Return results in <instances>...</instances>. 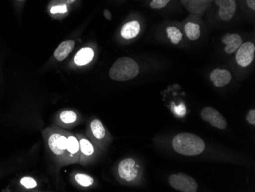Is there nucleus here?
I'll return each mask as SVG.
<instances>
[{
    "label": "nucleus",
    "instance_id": "nucleus-1",
    "mask_svg": "<svg viewBox=\"0 0 255 192\" xmlns=\"http://www.w3.org/2000/svg\"><path fill=\"white\" fill-rule=\"evenodd\" d=\"M172 146L177 153L187 156H198L206 149V144L202 138L188 133H180L175 136Z\"/></svg>",
    "mask_w": 255,
    "mask_h": 192
},
{
    "label": "nucleus",
    "instance_id": "nucleus-2",
    "mask_svg": "<svg viewBox=\"0 0 255 192\" xmlns=\"http://www.w3.org/2000/svg\"><path fill=\"white\" fill-rule=\"evenodd\" d=\"M139 66L134 60L123 57L115 61L110 71V77L117 81H129L139 74Z\"/></svg>",
    "mask_w": 255,
    "mask_h": 192
},
{
    "label": "nucleus",
    "instance_id": "nucleus-3",
    "mask_svg": "<svg viewBox=\"0 0 255 192\" xmlns=\"http://www.w3.org/2000/svg\"><path fill=\"white\" fill-rule=\"evenodd\" d=\"M48 145L53 154L61 160H71L67 150V133L57 131L48 137Z\"/></svg>",
    "mask_w": 255,
    "mask_h": 192
},
{
    "label": "nucleus",
    "instance_id": "nucleus-4",
    "mask_svg": "<svg viewBox=\"0 0 255 192\" xmlns=\"http://www.w3.org/2000/svg\"><path fill=\"white\" fill-rule=\"evenodd\" d=\"M169 183L173 189L179 192H196L198 189L194 179L183 173L172 175L169 179Z\"/></svg>",
    "mask_w": 255,
    "mask_h": 192
},
{
    "label": "nucleus",
    "instance_id": "nucleus-5",
    "mask_svg": "<svg viewBox=\"0 0 255 192\" xmlns=\"http://www.w3.org/2000/svg\"><path fill=\"white\" fill-rule=\"evenodd\" d=\"M213 3L217 7L218 16L222 21H231L237 12L236 0H213Z\"/></svg>",
    "mask_w": 255,
    "mask_h": 192
},
{
    "label": "nucleus",
    "instance_id": "nucleus-6",
    "mask_svg": "<svg viewBox=\"0 0 255 192\" xmlns=\"http://www.w3.org/2000/svg\"><path fill=\"white\" fill-rule=\"evenodd\" d=\"M255 45L251 41L242 43L236 51V60L241 67H247L255 59Z\"/></svg>",
    "mask_w": 255,
    "mask_h": 192
},
{
    "label": "nucleus",
    "instance_id": "nucleus-7",
    "mask_svg": "<svg viewBox=\"0 0 255 192\" xmlns=\"http://www.w3.org/2000/svg\"><path fill=\"white\" fill-rule=\"evenodd\" d=\"M201 117L203 120L210 123L216 128L224 130L227 127V122L225 117L216 109L213 107H205L201 111Z\"/></svg>",
    "mask_w": 255,
    "mask_h": 192
},
{
    "label": "nucleus",
    "instance_id": "nucleus-8",
    "mask_svg": "<svg viewBox=\"0 0 255 192\" xmlns=\"http://www.w3.org/2000/svg\"><path fill=\"white\" fill-rule=\"evenodd\" d=\"M119 175L123 180L131 182L137 178L138 169L132 159H126L119 165Z\"/></svg>",
    "mask_w": 255,
    "mask_h": 192
},
{
    "label": "nucleus",
    "instance_id": "nucleus-9",
    "mask_svg": "<svg viewBox=\"0 0 255 192\" xmlns=\"http://www.w3.org/2000/svg\"><path fill=\"white\" fill-rule=\"evenodd\" d=\"M198 15L190 14L187 18L188 21L183 25L185 35L190 41H196L201 36V25L196 22Z\"/></svg>",
    "mask_w": 255,
    "mask_h": 192
},
{
    "label": "nucleus",
    "instance_id": "nucleus-10",
    "mask_svg": "<svg viewBox=\"0 0 255 192\" xmlns=\"http://www.w3.org/2000/svg\"><path fill=\"white\" fill-rule=\"evenodd\" d=\"M233 80V74L229 70L216 68L210 74V81L215 87H223L228 85Z\"/></svg>",
    "mask_w": 255,
    "mask_h": 192
},
{
    "label": "nucleus",
    "instance_id": "nucleus-11",
    "mask_svg": "<svg viewBox=\"0 0 255 192\" xmlns=\"http://www.w3.org/2000/svg\"><path fill=\"white\" fill-rule=\"evenodd\" d=\"M222 41L225 45V51L227 54H232L236 53V51L239 49L241 44L243 43V39L239 34L228 33L226 35H223Z\"/></svg>",
    "mask_w": 255,
    "mask_h": 192
},
{
    "label": "nucleus",
    "instance_id": "nucleus-12",
    "mask_svg": "<svg viewBox=\"0 0 255 192\" xmlns=\"http://www.w3.org/2000/svg\"><path fill=\"white\" fill-rule=\"evenodd\" d=\"M141 31V25L138 21L133 20L123 25L121 29V35L125 39H132L138 35Z\"/></svg>",
    "mask_w": 255,
    "mask_h": 192
},
{
    "label": "nucleus",
    "instance_id": "nucleus-13",
    "mask_svg": "<svg viewBox=\"0 0 255 192\" xmlns=\"http://www.w3.org/2000/svg\"><path fill=\"white\" fill-rule=\"evenodd\" d=\"M74 45H75V42L73 40H67L61 42L59 46L57 47L54 51V56L56 59L59 61H64L67 58V56L72 52Z\"/></svg>",
    "mask_w": 255,
    "mask_h": 192
},
{
    "label": "nucleus",
    "instance_id": "nucleus-14",
    "mask_svg": "<svg viewBox=\"0 0 255 192\" xmlns=\"http://www.w3.org/2000/svg\"><path fill=\"white\" fill-rule=\"evenodd\" d=\"M94 58V50L90 48H84L76 54L74 62L77 65L84 66L91 62Z\"/></svg>",
    "mask_w": 255,
    "mask_h": 192
},
{
    "label": "nucleus",
    "instance_id": "nucleus-15",
    "mask_svg": "<svg viewBox=\"0 0 255 192\" xmlns=\"http://www.w3.org/2000/svg\"><path fill=\"white\" fill-rule=\"evenodd\" d=\"M167 38L173 44H178L183 38V33L175 25H169L166 28Z\"/></svg>",
    "mask_w": 255,
    "mask_h": 192
},
{
    "label": "nucleus",
    "instance_id": "nucleus-16",
    "mask_svg": "<svg viewBox=\"0 0 255 192\" xmlns=\"http://www.w3.org/2000/svg\"><path fill=\"white\" fill-rule=\"evenodd\" d=\"M67 150L71 160H75L80 152V143L74 135H69L67 137Z\"/></svg>",
    "mask_w": 255,
    "mask_h": 192
},
{
    "label": "nucleus",
    "instance_id": "nucleus-17",
    "mask_svg": "<svg viewBox=\"0 0 255 192\" xmlns=\"http://www.w3.org/2000/svg\"><path fill=\"white\" fill-rule=\"evenodd\" d=\"M213 2V0H196L192 14L198 15H203L211 6Z\"/></svg>",
    "mask_w": 255,
    "mask_h": 192
},
{
    "label": "nucleus",
    "instance_id": "nucleus-18",
    "mask_svg": "<svg viewBox=\"0 0 255 192\" xmlns=\"http://www.w3.org/2000/svg\"><path fill=\"white\" fill-rule=\"evenodd\" d=\"M90 128L94 137L98 140H102L106 136V130L103 123L99 120H94L90 123Z\"/></svg>",
    "mask_w": 255,
    "mask_h": 192
},
{
    "label": "nucleus",
    "instance_id": "nucleus-19",
    "mask_svg": "<svg viewBox=\"0 0 255 192\" xmlns=\"http://www.w3.org/2000/svg\"><path fill=\"white\" fill-rule=\"evenodd\" d=\"M80 152L85 156H90L94 154V148L93 145L90 143V141L86 140V139H82L80 140Z\"/></svg>",
    "mask_w": 255,
    "mask_h": 192
},
{
    "label": "nucleus",
    "instance_id": "nucleus-20",
    "mask_svg": "<svg viewBox=\"0 0 255 192\" xmlns=\"http://www.w3.org/2000/svg\"><path fill=\"white\" fill-rule=\"evenodd\" d=\"M75 180L77 181V183L79 185L83 186V187H89L94 183L93 178L87 176V175L81 174V173L76 175Z\"/></svg>",
    "mask_w": 255,
    "mask_h": 192
},
{
    "label": "nucleus",
    "instance_id": "nucleus-21",
    "mask_svg": "<svg viewBox=\"0 0 255 192\" xmlns=\"http://www.w3.org/2000/svg\"><path fill=\"white\" fill-rule=\"evenodd\" d=\"M60 119L63 123L67 124L73 123L77 120V114L72 110H65L61 112V114H60Z\"/></svg>",
    "mask_w": 255,
    "mask_h": 192
},
{
    "label": "nucleus",
    "instance_id": "nucleus-22",
    "mask_svg": "<svg viewBox=\"0 0 255 192\" xmlns=\"http://www.w3.org/2000/svg\"><path fill=\"white\" fill-rule=\"evenodd\" d=\"M173 0H150L149 6L154 10H160L170 5Z\"/></svg>",
    "mask_w": 255,
    "mask_h": 192
},
{
    "label": "nucleus",
    "instance_id": "nucleus-23",
    "mask_svg": "<svg viewBox=\"0 0 255 192\" xmlns=\"http://www.w3.org/2000/svg\"><path fill=\"white\" fill-rule=\"evenodd\" d=\"M21 184L26 189H33L37 186V183L32 178L25 177L21 179Z\"/></svg>",
    "mask_w": 255,
    "mask_h": 192
},
{
    "label": "nucleus",
    "instance_id": "nucleus-24",
    "mask_svg": "<svg viewBox=\"0 0 255 192\" xmlns=\"http://www.w3.org/2000/svg\"><path fill=\"white\" fill-rule=\"evenodd\" d=\"M196 0H180L182 5L186 8L187 12L190 14L193 13V8Z\"/></svg>",
    "mask_w": 255,
    "mask_h": 192
},
{
    "label": "nucleus",
    "instance_id": "nucleus-25",
    "mask_svg": "<svg viewBox=\"0 0 255 192\" xmlns=\"http://www.w3.org/2000/svg\"><path fill=\"white\" fill-rule=\"evenodd\" d=\"M67 12V7L66 5H55L51 8V12L52 14L66 13Z\"/></svg>",
    "mask_w": 255,
    "mask_h": 192
},
{
    "label": "nucleus",
    "instance_id": "nucleus-26",
    "mask_svg": "<svg viewBox=\"0 0 255 192\" xmlns=\"http://www.w3.org/2000/svg\"><path fill=\"white\" fill-rule=\"evenodd\" d=\"M174 112L179 117H183L186 114V107L184 104H181L179 106L174 107Z\"/></svg>",
    "mask_w": 255,
    "mask_h": 192
},
{
    "label": "nucleus",
    "instance_id": "nucleus-27",
    "mask_svg": "<svg viewBox=\"0 0 255 192\" xmlns=\"http://www.w3.org/2000/svg\"><path fill=\"white\" fill-rule=\"evenodd\" d=\"M246 119H247L248 122L252 125H255V110H252L249 112V114H248L247 117H246Z\"/></svg>",
    "mask_w": 255,
    "mask_h": 192
},
{
    "label": "nucleus",
    "instance_id": "nucleus-28",
    "mask_svg": "<svg viewBox=\"0 0 255 192\" xmlns=\"http://www.w3.org/2000/svg\"><path fill=\"white\" fill-rule=\"evenodd\" d=\"M246 7L252 12H255V0H245Z\"/></svg>",
    "mask_w": 255,
    "mask_h": 192
},
{
    "label": "nucleus",
    "instance_id": "nucleus-29",
    "mask_svg": "<svg viewBox=\"0 0 255 192\" xmlns=\"http://www.w3.org/2000/svg\"><path fill=\"white\" fill-rule=\"evenodd\" d=\"M103 14H104V16L107 18V19L111 20L112 19V15L111 12H110V10L105 9L104 10V12H103Z\"/></svg>",
    "mask_w": 255,
    "mask_h": 192
},
{
    "label": "nucleus",
    "instance_id": "nucleus-30",
    "mask_svg": "<svg viewBox=\"0 0 255 192\" xmlns=\"http://www.w3.org/2000/svg\"><path fill=\"white\" fill-rule=\"evenodd\" d=\"M76 0H67V2H69V3H73V2H75Z\"/></svg>",
    "mask_w": 255,
    "mask_h": 192
},
{
    "label": "nucleus",
    "instance_id": "nucleus-31",
    "mask_svg": "<svg viewBox=\"0 0 255 192\" xmlns=\"http://www.w3.org/2000/svg\"><path fill=\"white\" fill-rule=\"evenodd\" d=\"M18 1H23V0H18Z\"/></svg>",
    "mask_w": 255,
    "mask_h": 192
}]
</instances>
